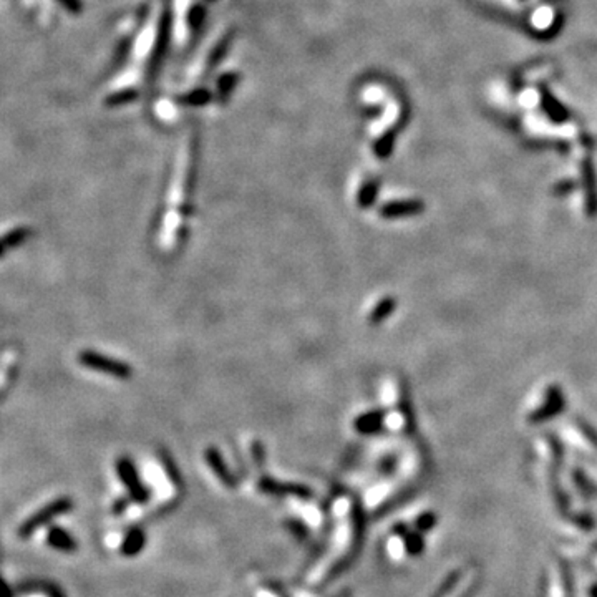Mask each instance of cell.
I'll return each instance as SVG.
<instances>
[{
  "instance_id": "17",
  "label": "cell",
  "mask_w": 597,
  "mask_h": 597,
  "mask_svg": "<svg viewBox=\"0 0 597 597\" xmlns=\"http://www.w3.org/2000/svg\"><path fill=\"white\" fill-rule=\"evenodd\" d=\"M251 453H252V458H254L256 465H258V468H262L264 461H266V449H264V445L260 443V441H252Z\"/></svg>"
},
{
  "instance_id": "10",
  "label": "cell",
  "mask_w": 597,
  "mask_h": 597,
  "mask_svg": "<svg viewBox=\"0 0 597 597\" xmlns=\"http://www.w3.org/2000/svg\"><path fill=\"white\" fill-rule=\"evenodd\" d=\"M204 458L206 461H208L209 468H211L213 472L216 473V476L221 479V483H224V485L229 488L236 486V478H234V474L231 473V470L226 466L221 453L217 452V448H213V447L206 448Z\"/></svg>"
},
{
  "instance_id": "2",
  "label": "cell",
  "mask_w": 597,
  "mask_h": 597,
  "mask_svg": "<svg viewBox=\"0 0 597 597\" xmlns=\"http://www.w3.org/2000/svg\"><path fill=\"white\" fill-rule=\"evenodd\" d=\"M78 362L83 367L96 370V372L105 373V375L120 378V380H128V378L133 377V368L128 364L115 360L112 357L103 355L95 350H82L78 354Z\"/></svg>"
},
{
  "instance_id": "4",
  "label": "cell",
  "mask_w": 597,
  "mask_h": 597,
  "mask_svg": "<svg viewBox=\"0 0 597 597\" xmlns=\"http://www.w3.org/2000/svg\"><path fill=\"white\" fill-rule=\"evenodd\" d=\"M115 466H116V473H118V478L126 486V490H128L130 498H132L134 503H140V504L148 501L150 490L141 483L140 474H138L136 468H134L133 461L130 460L128 456H121L116 460Z\"/></svg>"
},
{
  "instance_id": "11",
  "label": "cell",
  "mask_w": 597,
  "mask_h": 597,
  "mask_svg": "<svg viewBox=\"0 0 597 597\" xmlns=\"http://www.w3.org/2000/svg\"><path fill=\"white\" fill-rule=\"evenodd\" d=\"M145 544H146L145 531L140 528L130 529L128 535L125 536L123 542H121V554L128 558L136 556V554H140L143 548H145Z\"/></svg>"
},
{
  "instance_id": "20",
  "label": "cell",
  "mask_w": 597,
  "mask_h": 597,
  "mask_svg": "<svg viewBox=\"0 0 597 597\" xmlns=\"http://www.w3.org/2000/svg\"><path fill=\"white\" fill-rule=\"evenodd\" d=\"M0 597H15V591L3 576H0Z\"/></svg>"
},
{
  "instance_id": "22",
  "label": "cell",
  "mask_w": 597,
  "mask_h": 597,
  "mask_svg": "<svg viewBox=\"0 0 597 597\" xmlns=\"http://www.w3.org/2000/svg\"><path fill=\"white\" fill-rule=\"evenodd\" d=\"M126 506H128V499H118V501L115 503V506H113V513H115V515L123 513L126 510Z\"/></svg>"
},
{
  "instance_id": "16",
  "label": "cell",
  "mask_w": 597,
  "mask_h": 597,
  "mask_svg": "<svg viewBox=\"0 0 597 597\" xmlns=\"http://www.w3.org/2000/svg\"><path fill=\"white\" fill-rule=\"evenodd\" d=\"M576 427L581 430L584 438H586L587 441H589V443H592L597 448V430L596 428L591 427V423L586 422V420H582V418H576Z\"/></svg>"
},
{
  "instance_id": "12",
  "label": "cell",
  "mask_w": 597,
  "mask_h": 597,
  "mask_svg": "<svg viewBox=\"0 0 597 597\" xmlns=\"http://www.w3.org/2000/svg\"><path fill=\"white\" fill-rule=\"evenodd\" d=\"M397 309V301L395 297H384L378 304L373 307L372 312L368 314V323L370 326H380L382 322H385Z\"/></svg>"
},
{
  "instance_id": "8",
  "label": "cell",
  "mask_w": 597,
  "mask_h": 597,
  "mask_svg": "<svg viewBox=\"0 0 597 597\" xmlns=\"http://www.w3.org/2000/svg\"><path fill=\"white\" fill-rule=\"evenodd\" d=\"M385 418L386 410L384 409L365 411V413L359 415V417L354 420V428L355 431L362 433V435H373V433H378L384 428Z\"/></svg>"
},
{
  "instance_id": "15",
  "label": "cell",
  "mask_w": 597,
  "mask_h": 597,
  "mask_svg": "<svg viewBox=\"0 0 597 597\" xmlns=\"http://www.w3.org/2000/svg\"><path fill=\"white\" fill-rule=\"evenodd\" d=\"M393 143H395V133L390 132V133L384 134V136H382L380 140L375 143L377 157H380V158L389 157V154L392 153V150H393Z\"/></svg>"
},
{
  "instance_id": "25",
  "label": "cell",
  "mask_w": 597,
  "mask_h": 597,
  "mask_svg": "<svg viewBox=\"0 0 597 597\" xmlns=\"http://www.w3.org/2000/svg\"><path fill=\"white\" fill-rule=\"evenodd\" d=\"M8 249H7V246L6 244H3V241H2V238H0V258H3V256H6V252H7Z\"/></svg>"
},
{
  "instance_id": "5",
  "label": "cell",
  "mask_w": 597,
  "mask_h": 597,
  "mask_svg": "<svg viewBox=\"0 0 597 597\" xmlns=\"http://www.w3.org/2000/svg\"><path fill=\"white\" fill-rule=\"evenodd\" d=\"M425 209H427V204L420 199H397L385 203L378 214L384 220H403V217L420 216Z\"/></svg>"
},
{
  "instance_id": "14",
  "label": "cell",
  "mask_w": 597,
  "mask_h": 597,
  "mask_svg": "<svg viewBox=\"0 0 597 597\" xmlns=\"http://www.w3.org/2000/svg\"><path fill=\"white\" fill-rule=\"evenodd\" d=\"M0 238H2V241L7 246V249H15V247L22 246V244L27 241L28 238H30V229L20 226V228L10 229L8 233H6L3 236H0Z\"/></svg>"
},
{
  "instance_id": "21",
  "label": "cell",
  "mask_w": 597,
  "mask_h": 597,
  "mask_svg": "<svg viewBox=\"0 0 597 597\" xmlns=\"http://www.w3.org/2000/svg\"><path fill=\"white\" fill-rule=\"evenodd\" d=\"M208 98L209 96H208V93H206V91H195V93H193L191 96H186V98H184V102L197 105V103H204Z\"/></svg>"
},
{
  "instance_id": "1",
  "label": "cell",
  "mask_w": 597,
  "mask_h": 597,
  "mask_svg": "<svg viewBox=\"0 0 597 597\" xmlns=\"http://www.w3.org/2000/svg\"><path fill=\"white\" fill-rule=\"evenodd\" d=\"M71 510H73V499L69 498V496H60V498L47 503L44 508H40V510H37L33 515L28 516L19 526L17 535H19L20 540H28L37 531H40L42 528L52 524L53 519L60 518V516L66 515Z\"/></svg>"
},
{
  "instance_id": "18",
  "label": "cell",
  "mask_w": 597,
  "mask_h": 597,
  "mask_svg": "<svg viewBox=\"0 0 597 597\" xmlns=\"http://www.w3.org/2000/svg\"><path fill=\"white\" fill-rule=\"evenodd\" d=\"M161 460H163V463H165V470L168 472V476H170L171 481L176 483V485H179V473H178V470H176L173 460H171V458L168 456L165 452H161Z\"/></svg>"
},
{
  "instance_id": "24",
  "label": "cell",
  "mask_w": 597,
  "mask_h": 597,
  "mask_svg": "<svg viewBox=\"0 0 597 597\" xmlns=\"http://www.w3.org/2000/svg\"><path fill=\"white\" fill-rule=\"evenodd\" d=\"M50 597H65L57 586H50Z\"/></svg>"
},
{
  "instance_id": "9",
  "label": "cell",
  "mask_w": 597,
  "mask_h": 597,
  "mask_svg": "<svg viewBox=\"0 0 597 597\" xmlns=\"http://www.w3.org/2000/svg\"><path fill=\"white\" fill-rule=\"evenodd\" d=\"M45 541L50 548L60 553H75L78 549V542L73 535L60 526H50Z\"/></svg>"
},
{
  "instance_id": "3",
  "label": "cell",
  "mask_w": 597,
  "mask_h": 597,
  "mask_svg": "<svg viewBox=\"0 0 597 597\" xmlns=\"http://www.w3.org/2000/svg\"><path fill=\"white\" fill-rule=\"evenodd\" d=\"M566 409V397L562 389L556 384L549 385L544 393V400L535 411H531L528 417V422L533 425H540L549 420L556 418Z\"/></svg>"
},
{
  "instance_id": "19",
  "label": "cell",
  "mask_w": 597,
  "mask_h": 597,
  "mask_svg": "<svg viewBox=\"0 0 597 597\" xmlns=\"http://www.w3.org/2000/svg\"><path fill=\"white\" fill-rule=\"evenodd\" d=\"M576 183L574 181H564V183H559L554 186V196H567L571 193H574Z\"/></svg>"
},
{
  "instance_id": "13",
  "label": "cell",
  "mask_w": 597,
  "mask_h": 597,
  "mask_svg": "<svg viewBox=\"0 0 597 597\" xmlns=\"http://www.w3.org/2000/svg\"><path fill=\"white\" fill-rule=\"evenodd\" d=\"M378 189H380V181L378 179L367 181V183H365L359 191V196H357V204H359L362 209H367V208H370V206L375 204Z\"/></svg>"
},
{
  "instance_id": "6",
  "label": "cell",
  "mask_w": 597,
  "mask_h": 597,
  "mask_svg": "<svg viewBox=\"0 0 597 597\" xmlns=\"http://www.w3.org/2000/svg\"><path fill=\"white\" fill-rule=\"evenodd\" d=\"M259 490L266 494L274 496H296V498L310 499L312 498V490L304 485H297V483H280L276 479L262 476L258 483Z\"/></svg>"
},
{
  "instance_id": "7",
  "label": "cell",
  "mask_w": 597,
  "mask_h": 597,
  "mask_svg": "<svg viewBox=\"0 0 597 597\" xmlns=\"http://www.w3.org/2000/svg\"><path fill=\"white\" fill-rule=\"evenodd\" d=\"M582 193L587 217L594 220L597 217V178L589 158L582 161Z\"/></svg>"
},
{
  "instance_id": "23",
  "label": "cell",
  "mask_w": 597,
  "mask_h": 597,
  "mask_svg": "<svg viewBox=\"0 0 597 597\" xmlns=\"http://www.w3.org/2000/svg\"><path fill=\"white\" fill-rule=\"evenodd\" d=\"M289 528H291V529H296V533H301L302 536L307 535V528L304 526V524L297 523V521H291V523H289Z\"/></svg>"
}]
</instances>
